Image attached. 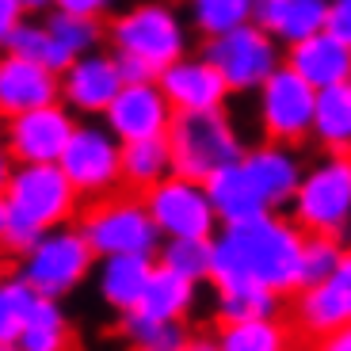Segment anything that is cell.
<instances>
[{"instance_id": "obj_5", "label": "cell", "mask_w": 351, "mask_h": 351, "mask_svg": "<svg viewBox=\"0 0 351 351\" xmlns=\"http://www.w3.org/2000/svg\"><path fill=\"white\" fill-rule=\"evenodd\" d=\"M290 218L306 233L348 237L351 229V153H328L321 165L302 176V187L290 202Z\"/></svg>"}, {"instance_id": "obj_2", "label": "cell", "mask_w": 351, "mask_h": 351, "mask_svg": "<svg viewBox=\"0 0 351 351\" xmlns=\"http://www.w3.org/2000/svg\"><path fill=\"white\" fill-rule=\"evenodd\" d=\"M80 202L84 199H80V191L73 187L62 165H8V172H4L0 210L31 221L43 233L69 226L77 218Z\"/></svg>"}, {"instance_id": "obj_33", "label": "cell", "mask_w": 351, "mask_h": 351, "mask_svg": "<svg viewBox=\"0 0 351 351\" xmlns=\"http://www.w3.org/2000/svg\"><path fill=\"white\" fill-rule=\"evenodd\" d=\"M157 263L172 267V271L187 275L195 282H210V267H214V237H165L157 252Z\"/></svg>"}, {"instance_id": "obj_18", "label": "cell", "mask_w": 351, "mask_h": 351, "mask_svg": "<svg viewBox=\"0 0 351 351\" xmlns=\"http://www.w3.org/2000/svg\"><path fill=\"white\" fill-rule=\"evenodd\" d=\"M241 165L248 168L252 184L260 187L267 210L290 206L294 195H298V187H302V176H306L298 165V157L290 153V145H279V141H263V145L248 149L245 157H241Z\"/></svg>"}, {"instance_id": "obj_31", "label": "cell", "mask_w": 351, "mask_h": 351, "mask_svg": "<svg viewBox=\"0 0 351 351\" xmlns=\"http://www.w3.org/2000/svg\"><path fill=\"white\" fill-rule=\"evenodd\" d=\"M187 16L202 38H218L256 23V0H187Z\"/></svg>"}, {"instance_id": "obj_14", "label": "cell", "mask_w": 351, "mask_h": 351, "mask_svg": "<svg viewBox=\"0 0 351 351\" xmlns=\"http://www.w3.org/2000/svg\"><path fill=\"white\" fill-rule=\"evenodd\" d=\"M294 325L309 340H321V336L351 325V245L343 252L340 267L325 282L294 294Z\"/></svg>"}, {"instance_id": "obj_3", "label": "cell", "mask_w": 351, "mask_h": 351, "mask_svg": "<svg viewBox=\"0 0 351 351\" xmlns=\"http://www.w3.org/2000/svg\"><path fill=\"white\" fill-rule=\"evenodd\" d=\"M168 145H172V165L187 180H210L214 172L237 165L245 157L237 126L229 123L226 107L221 111H184L172 119L168 130Z\"/></svg>"}, {"instance_id": "obj_9", "label": "cell", "mask_w": 351, "mask_h": 351, "mask_svg": "<svg viewBox=\"0 0 351 351\" xmlns=\"http://www.w3.org/2000/svg\"><path fill=\"white\" fill-rule=\"evenodd\" d=\"M279 46L282 43L271 31H263L260 23H245L229 35L206 38L202 53L218 65V73L226 77V84L233 92H260L267 84V77L287 62V53Z\"/></svg>"}, {"instance_id": "obj_17", "label": "cell", "mask_w": 351, "mask_h": 351, "mask_svg": "<svg viewBox=\"0 0 351 351\" xmlns=\"http://www.w3.org/2000/svg\"><path fill=\"white\" fill-rule=\"evenodd\" d=\"M50 104H62V73H53L50 65L16 58V53H4V62H0V107H4V119L35 111V107H50Z\"/></svg>"}, {"instance_id": "obj_42", "label": "cell", "mask_w": 351, "mask_h": 351, "mask_svg": "<svg viewBox=\"0 0 351 351\" xmlns=\"http://www.w3.org/2000/svg\"><path fill=\"white\" fill-rule=\"evenodd\" d=\"M19 4H23L27 16H43V12L53 8V0H19Z\"/></svg>"}, {"instance_id": "obj_19", "label": "cell", "mask_w": 351, "mask_h": 351, "mask_svg": "<svg viewBox=\"0 0 351 351\" xmlns=\"http://www.w3.org/2000/svg\"><path fill=\"white\" fill-rule=\"evenodd\" d=\"M157 271V256L149 252H126V256H104L96 263V290L99 302H107L119 313H130L141 306L149 279Z\"/></svg>"}, {"instance_id": "obj_11", "label": "cell", "mask_w": 351, "mask_h": 351, "mask_svg": "<svg viewBox=\"0 0 351 351\" xmlns=\"http://www.w3.org/2000/svg\"><path fill=\"white\" fill-rule=\"evenodd\" d=\"M145 206L165 237H218L221 233V218L202 180L172 172L165 184L145 191Z\"/></svg>"}, {"instance_id": "obj_10", "label": "cell", "mask_w": 351, "mask_h": 351, "mask_svg": "<svg viewBox=\"0 0 351 351\" xmlns=\"http://www.w3.org/2000/svg\"><path fill=\"white\" fill-rule=\"evenodd\" d=\"M317 92L302 73H294L287 62L267 77L260 88V126L267 141L279 145H298V141L313 138L317 123Z\"/></svg>"}, {"instance_id": "obj_23", "label": "cell", "mask_w": 351, "mask_h": 351, "mask_svg": "<svg viewBox=\"0 0 351 351\" xmlns=\"http://www.w3.org/2000/svg\"><path fill=\"white\" fill-rule=\"evenodd\" d=\"M172 172H176V165H172L168 138H145V141L123 145V187L126 191L145 195L157 184H165Z\"/></svg>"}, {"instance_id": "obj_25", "label": "cell", "mask_w": 351, "mask_h": 351, "mask_svg": "<svg viewBox=\"0 0 351 351\" xmlns=\"http://www.w3.org/2000/svg\"><path fill=\"white\" fill-rule=\"evenodd\" d=\"M214 313L218 325H233V321H263V317H279L282 294L260 287V282H237V287L214 290Z\"/></svg>"}, {"instance_id": "obj_30", "label": "cell", "mask_w": 351, "mask_h": 351, "mask_svg": "<svg viewBox=\"0 0 351 351\" xmlns=\"http://www.w3.org/2000/svg\"><path fill=\"white\" fill-rule=\"evenodd\" d=\"M221 351H290V328L279 317H263V321H233L218 325Z\"/></svg>"}, {"instance_id": "obj_13", "label": "cell", "mask_w": 351, "mask_h": 351, "mask_svg": "<svg viewBox=\"0 0 351 351\" xmlns=\"http://www.w3.org/2000/svg\"><path fill=\"white\" fill-rule=\"evenodd\" d=\"M172 119H176V107L168 104L165 88L157 80L153 84H126L104 114V123L111 126L123 145L145 138H168Z\"/></svg>"}, {"instance_id": "obj_37", "label": "cell", "mask_w": 351, "mask_h": 351, "mask_svg": "<svg viewBox=\"0 0 351 351\" xmlns=\"http://www.w3.org/2000/svg\"><path fill=\"white\" fill-rule=\"evenodd\" d=\"M325 31L336 35L343 46H351V0H332V12H328Z\"/></svg>"}, {"instance_id": "obj_32", "label": "cell", "mask_w": 351, "mask_h": 351, "mask_svg": "<svg viewBox=\"0 0 351 351\" xmlns=\"http://www.w3.org/2000/svg\"><path fill=\"white\" fill-rule=\"evenodd\" d=\"M38 302H43V294L19 271L4 275V282H0V348H12L19 340V332L31 321Z\"/></svg>"}, {"instance_id": "obj_29", "label": "cell", "mask_w": 351, "mask_h": 351, "mask_svg": "<svg viewBox=\"0 0 351 351\" xmlns=\"http://www.w3.org/2000/svg\"><path fill=\"white\" fill-rule=\"evenodd\" d=\"M16 351H73V328L65 321L58 298H43L23 325L19 340L12 343Z\"/></svg>"}, {"instance_id": "obj_24", "label": "cell", "mask_w": 351, "mask_h": 351, "mask_svg": "<svg viewBox=\"0 0 351 351\" xmlns=\"http://www.w3.org/2000/svg\"><path fill=\"white\" fill-rule=\"evenodd\" d=\"M195 294H199V282L195 279L157 263V271L149 279V290H145V298H141L138 309L157 317V321H184L195 306Z\"/></svg>"}, {"instance_id": "obj_26", "label": "cell", "mask_w": 351, "mask_h": 351, "mask_svg": "<svg viewBox=\"0 0 351 351\" xmlns=\"http://www.w3.org/2000/svg\"><path fill=\"white\" fill-rule=\"evenodd\" d=\"M313 141H321L325 153H351V80L317 96Z\"/></svg>"}, {"instance_id": "obj_40", "label": "cell", "mask_w": 351, "mask_h": 351, "mask_svg": "<svg viewBox=\"0 0 351 351\" xmlns=\"http://www.w3.org/2000/svg\"><path fill=\"white\" fill-rule=\"evenodd\" d=\"M313 351H351V325L336 328V332L313 340Z\"/></svg>"}, {"instance_id": "obj_12", "label": "cell", "mask_w": 351, "mask_h": 351, "mask_svg": "<svg viewBox=\"0 0 351 351\" xmlns=\"http://www.w3.org/2000/svg\"><path fill=\"white\" fill-rule=\"evenodd\" d=\"M77 130V114L65 104L35 107L4 119V157L8 165H58Z\"/></svg>"}, {"instance_id": "obj_27", "label": "cell", "mask_w": 351, "mask_h": 351, "mask_svg": "<svg viewBox=\"0 0 351 351\" xmlns=\"http://www.w3.org/2000/svg\"><path fill=\"white\" fill-rule=\"evenodd\" d=\"M119 336L130 343V351H184V343L191 340L184 321H157V317L141 313V309L123 313Z\"/></svg>"}, {"instance_id": "obj_16", "label": "cell", "mask_w": 351, "mask_h": 351, "mask_svg": "<svg viewBox=\"0 0 351 351\" xmlns=\"http://www.w3.org/2000/svg\"><path fill=\"white\" fill-rule=\"evenodd\" d=\"M123 73L114 53H84L62 73V104L73 114H107L114 96L123 92Z\"/></svg>"}, {"instance_id": "obj_4", "label": "cell", "mask_w": 351, "mask_h": 351, "mask_svg": "<svg viewBox=\"0 0 351 351\" xmlns=\"http://www.w3.org/2000/svg\"><path fill=\"white\" fill-rule=\"evenodd\" d=\"M80 229H84L88 245L96 248V256H126V252H149L157 256L165 245V233L157 229L145 195L134 191H114L107 199L88 202V210L80 214Z\"/></svg>"}, {"instance_id": "obj_20", "label": "cell", "mask_w": 351, "mask_h": 351, "mask_svg": "<svg viewBox=\"0 0 351 351\" xmlns=\"http://www.w3.org/2000/svg\"><path fill=\"white\" fill-rule=\"evenodd\" d=\"M287 65L294 73H302L317 92H325V88L351 80V46H343L328 31H317V35L287 46Z\"/></svg>"}, {"instance_id": "obj_15", "label": "cell", "mask_w": 351, "mask_h": 351, "mask_svg": "<svg viewBox=\"0 0 351 351\" xmlns=\"http://www.w3.org/2000/svg\"><path fill=\"white\" fill-rule=\"evenodd\" d=\"M160 88H165L168 104L176 107V114L184 111H221L226 99L233 96V88L226 84V77L218 73V65L202 53V58H180L168 69H160Z\"/></svg>"}, {"instance_id": "obj_43", "label": "cell", "mask_w": 351, "mask_h": 351, "mask_svg": "<svg viewBox=\"0 0 351 351\" xmlns=\"http://www.w3.org/2000/svg\"><path fill=\"white\" fill-rule=\"evenodd\" d=\"M0 351H16V348H0Z\"/></svg>"}, {"instance_id": "obj_41", "label": "cell", "mask_w": 351, "mask_h": 351, "mask_svg": "<svg viewBox=\"0 0 351 351\" xmlns=\"http://www.w3.org/2000/svg\"><path fill=\"white\" fill-rule=\"evenodd\" d=\"M184 351H221V343H218V336H191L184 343Z\"/></svg>"}, {"instance_id": "obj_8", "label": "cell", "mask_w": 351, "mask_h": 351, "mask_svg": "<svg viewBox=\"0 0 351 351\" xmlns=\"http://www.w3.org/2000/svg\"><path fill=\"white\" fill-rule=\"evenodd\" d=\"M58 165L65 168L84 202L107 199L123 187V141L107 123H77Z\"/></svg>"}, {"instance_id": "obj_38", "label": "cell", "mask_w": 351, "mask_h": 351, "mask_svg": "<svg viewBox=\"0 0 351 351\" xmlns=\"http://www.w3.org/2000/svg\"><path fill=\"white\" fill-rule=\"evenodd\" d=\"M53 8L73 12V16H92V19H99L107 8H111V0H53Z\"/></svg>"}, {"instance_id": "obj_22", "label": "cell", "mask_w": 351, "mask_h": 351, "mask_svg": "<svg viewBox=\"0 0 351 351\" xmlns=\"http://www.w3.org/2000/svg\"><path fill=\"white\" fill-rule=\"evenodd\" d=\"M206 191H210V199H214L221 229L237 226V221H248V218H260V214H271L267 202H263V195H260V187L252 184V176H248V168L241 165V160L221 168V172H214L210 180H206Z\"/></svg>"}, {"instance_id": "obj_34", "label": "cell", "mask_w": 351, "mask_h": 351, "mask_svg": "<svg viewBox=\"0 0 351 351\" xmlns=\"http://www.w3.org/2000/svg\"><path fill=\"white\" fill-rule=\"evenodd\" d=\"M43 23L50 27V35L58 38L73 58H84V53L99 50V43H104V35H107L104 27H99V19L73 16V12H62V8H50Z\"/></svg>"}, {"instance_id": "obj_7", "label": "cell", "mask_w": 351, "mask_h": 351, "mask_svg": "<svg viewBox=\"0 0 351 351\" xmlns=\"http://www.w3.org/2000/svg\"><path fill=\"white\" fill-rule=\"evenodd\" d=\"M114 50L123 53H138L157 69H168L172 62L187 58V27L180 19V12L149 0V4H134L126 16H119L107 27Z\"/></svg>"}, {"instance_id": "obj_28", "label": "cell", "mask_w": 351, "mask_h": 351, "mask_svg": "<svg viewBox=\"0 0 351 351\" xmlns=\"http://www.w3.org/2000/svg\"><path fill=\"white\" fill-rule=\"evenodd\" d=\"M0 43H4V53H16V58H27V62L50 65L53 73H65L73 62H77V58L50 35V27L31 23V19H23V23H19L12 35H4Z\"/></svg>"}, {"instance_id": "obj_6", "label": "cell", "mask_w": 351, "mask_h": 351, "mask_svg": "<svg viewBox=\"0 0 351 351\" xmlns=\"http://www.w3.org/2000/svg\"><path fill=\"white\" fill-rule=\"evenodd\" d=\"M96 248L88 245L84 229L80 226H58L50 233H43L31 252L19 260V275H23L31 287L43 294V298H58L80 287V282L92 275V263H96Z\"/></svg>"}, {"instance_id": "obj_21", "label": "cell", "mask_w": 351, "mask_h": 351, "mask_svg": "<svg viewBox=\"0 0 351 351\" xmlns=\"http://www.w3.org/2000/svg\"><path fill=\"white\" fill-rule=\"evenodd\" d=\"M328 12H332V0H256V23L271 31L282 46H294L325 31Z\"/></svg>"}, {"instance_id": "obj_39", "label": "cell", "mask_w": 351, "mask_h": 351, "mask_svg": "<svg viewBox=\"0 0 351 351\" xmlns=\"http://www.w3.org/2000/svg\"><path fill=\"white\" fill-rule=\"evenodd\" d=\"M23 16H27V12H23L19 0H0V38L12 35V31L23 23Z\"/></svg>"}, {"instance_id": "obj_36", "label": "cell", "mask_w": 351, "mask_h": 351, "mask_svg": "<svg viewBox=\"0 0 351 351\" xmlns=\"http://www.w3.org/2000/svg\"><path fill=\"white\" fill-rule=\"evenodd\" d=\"M114 62H119V73H123V84H153V80H160L157 65H149L145 58H138V53L114 50Z\"/></svg>"}, {"instance_id": "obj_35", "label": "cell", "mask_w": 351, "mask_h": 351, "mask_svg": "<svg viewBox=\"0 0 351 351\" xmlns=\"http://www.w3.org/2000/svg\"><path fill=\"white\" fill-rule=\"evenodd\" d=\"M343 252V237H325V233H306V256H302V290L325 282L328 275L340 267Z\"/></svg>"}, {"instance_id": "obj_1", "label": "cell", "mask_w": 351, "mask_h": 351, "mask_svg": "<svg viewBox=\"0 0 351 351\" xmlns=\"http://www.w3.org/2000/svg\"><path fill=\"white\" fill-rule=\"evenodd\" d=\"M302 256H306V229L294 218L260 214V218L226 226L214 237V267L210 287H237L260 282L282 298L302 290Z\"/></svg>"}]
</instances>
